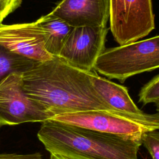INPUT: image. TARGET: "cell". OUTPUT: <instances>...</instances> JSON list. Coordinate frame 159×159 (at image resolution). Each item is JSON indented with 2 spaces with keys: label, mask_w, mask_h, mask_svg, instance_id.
Here are the masks:
<instances>
[{
  "label": "cell",
  "mask_w": 159,
  "mask_h": 159,
  "mask_svg": "<svg viewBox=\"0 0 159 159\" xmlns=\"http://www.w3.org/2000/svg\"><path fill=\"white\" fill-rule=\"evenodd\" d=\"M89 72L54 57L36 62L22 73L23 88L52 117L91 110H113L94 89Z\"/></svg>",
  "instance_id": "cell-1"
},
{
  "label": "cell",
  "mask_w": 159,
  "mask_h": 159,
  "mask_svg": "<svg viewBox=\"0 0 159 159\" xmlns=\"http://www.w3.org/2000/svg\"><path fill=\"white\" fill-rule=\"evenodd\" d=\"M37 137L50 154L68 159H138L140 139L101 132L51 119L42 122Z\"/></svg>",
  "instance_id": "cell-2"
},
{
  "label": "cell",
  "mask_w": 159,
  "mask_h": 159,
  "mask_svg": "<svg viewBox=\"0 0 159 159\" xmlns=\"http://www.w3.org/2000/svg\"><path fill=\"white\" fill-rule=\"evenodd\" d=\"M159 66V37L105 49L98 57L93 70L124 83L137 74Z\"/></svg>",
  "instance_id": "cell-3"
},
{
  "label": "cell",
  "mask_w": 159,
  "mask_h": 159,
  "mask_svg": "<svg viewBox=\"0 0 159 159\" xmlns=\"http://www.w3.org/2000/svg\"><path fill=\"white\" fill-rule=\"evenodd\" d=\"M50 119L133 139H140L144 132L159 128L158 112L137 116L114 110H91L62 114Z\"/></svg>",
  "instance_id": "cell-4"
},
{
  "label": "cell",
  "mask_w": 159,
  "mask_h": 159,
  "mask_svg": "<svg viewBox=\"0 0 159 159\" xmlns=\"http://www.w3.org/2000/svg\"><path fill=\"white\" fill-rule=\"evenodd\" d=\"M109 19L119 45L136 42L155 29L152 0H109Z\"/></svg>",
  "instance_id": "cell-5"
},
{
  "label": "cell",
  "mask_w": 159,
  "mask_h": 159,
  "mask_svg": "<svg viewBox=\"0 0 159 159\" xmlns=\"http://www.w3.org/2000/svg\"><path fill=\"white\" fill-rule=\"evenodd\" d=\"M51 116L23 88L22 73H11L0 83V127L43 122Z\"/></svg>",
  "instance_id": "cell-6"
},
{
  "label": "cell",
  "mask_w": 159,
  "mask_h": 159,
  "mask_svg": "<svg viewBox=\"0 0 159 159\" xmlns=\"http://www.w3.org/2000/svg\"><path fill=\"white\" fill-rule=\"evenodd\" d=\"M107 31L106 26L73 27L58 57L78 69L93 71L98 57L106 49Z\"/></svg>",
  "instance_id": "cell-7"
},
{
  "label": "cell",
  "mask_w": 159,
  "mask_h": 159,
  "mask_svg": "<svg viewBox=\"0 0 159 159\" xmlns=\"http://www.w3.org/2000/svg\"><path fill=\"white\" fill-rule=\"evenodd\" d=\"M43 32L37 20L0 24V45L11 52L36 62L53 58L45 49Z\"/></svg>",
  "instance_id": "cell-8"
},
{
  "label": "cell",
  "mask_w": 159,
  "mask_h": 159,
  "mask_svg": "<svg viewBox=\"0 0 159 159\" xmlns=\"http://www.w3.org/2000/svg\"><path fill=\"white\" fill-rule=\"evenodd\" d=\"M50 13L71 27H105L109 0H61Z\"/></svg>",
  "instance_id": "cell-9"
},
{
  "label": "cell",
  "mask_w": 159,
  "mask_h": 159,
  "mask_svg": "<svg viewBox=\"0 0 159 159\" xmlns=\"http://www.w3.org/2000/svg\"><path fill=\"white\" fill-rule=\"evenodd\" d=\"M89 80L96 92L113 110L137 116L146 114L135 105L126 87L99 76L94 70L89 72Z\"/></svg>",
  "instance_id": "cell-10"
},
{
  "label": "cell",
  "mask_w": 159,
  "mask_h": 159,
  "mask_svg": "<svg viewBox=\"0 0 159 159\" xmlns=\"http://www.w3.org/2000/svg\"><path fill=\"white\" fill-rule=\"evenodd\" d=\"M37 20L43 32L45 50L53 57H58L73 27L50 13L41 16Z\"/></svg>",
  "instance_id": "cell-11"
},
{
  "label": "cell",
  "mask_w": 159,
  "mask_h": 159,
  "mask_svg": "<svg viewBox=\"0 0 159 159\" xmlns=\"http://www.w3.org/2000/svg\"><path fill=\"white\" fill-rule=\"evenodd\" d=\"M36 61L10 52L0 45V83L11 73H23L30 69Z\"/></svg>",
  "instance_id": "cell-12"
},
{
  "label": "cell",
  "mask_w": 159,
  "mask_h": 159,
  "mask_svg": "<svg viewBox=\"0 0 159 159\" xmlns=\"http://www.w3.org/2000/svg\"><path fill=\"white\" fill-rule=\"evenodd\" d=\"M139 102L143 105L148 103H154L158 111L159 106V75H157L140 89Z\"/></svg>",
  "instance_id": "cell-13"
},
{
  "label": "cell",
  "mask_w": 159,
  "mask_h": 159,
  "mask_svg": "<svg viewBox=\"0 0 159 159\" xmlns=\"http://www.w3.org/2000/svg\"><path fill=\"white\" fill-rule=\"evenodd\" d=\"M141 143L147 149L152 159H159V132L158 130L144 132L140 138Z\"/></svg>",
  "instance_id": "cell-14"
},
{
  "label": "cell",
  "mask_w": 159,
  "mask_h": 159,
  "mask_svg": "<svg viewBox=\"0 0 159 159\" xmlns=\"http://www.w3.org/2000/svg\"><path fill=\"white\" fill-rule=\"evenodd\" d=\"M23 0H0V24L11 13L19 8Z\"/></svg>",
  "instance_id": "cell-15"
},
{
  "label": "cell",
  "mask_w": 159,
  "mask_h": 159,
  "mask_svg": "<svg viewBox=\"0 0 159 159\" xmlns=\"http://www.w3.org/2000/svg\"><path fill=\"white\" fill-rule=\"evenodd\" d=\"M0 159H42V155L40 152L27 154L4 153H0Z\"/></svg>",
  "instance_id": "cell-16"
},
{
  "label": "cell",
  "mask_w": 159,
  "mask_h": 159,
  "mask_svg": "<svg viewBox=\"0 0 159 159\" xmlns=\"http://www.w3.org/2000/svg\"><path fill=\"white\" fill-rule=\"evenodd\" d=\"M50 159H68L64 156H62L61 155L58 154H50Z\"/></svg>",
  "instance_id": "cell-17"
},
{
  "label": "cell",
  "mask_w": 159,
  "mask_h": 159,
  "mask_svg": "<svg viewBox=\"0 0 159 159\" xmlns=\"http://www.w3.org/2000/svg\"></svg>",
  "instance_id": "cell-18"
}]
</instances>
